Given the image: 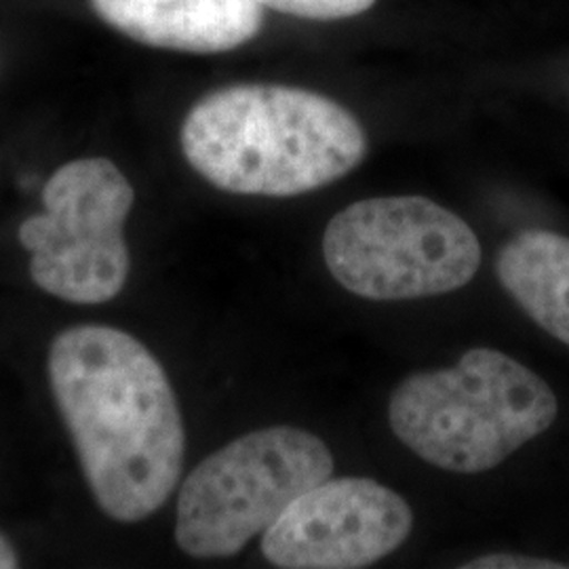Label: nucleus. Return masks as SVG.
<instances>
[{
  "label": "nucleus",
  "mask_w": 569,
  "mask_h": 569,
  "mask_svg": "<svg viewBox=\"0 0 569 569\" xmlns=\"http://www.w3.org/2000/svg\"><path fill=\"white\" fill-rule=\"evenodd\" d=\"M465 569H566V563L550 561V559H538L528 555H515V552H496L477 557L470 563L462 566Z\"/></svg>",
  "instance_id": "obj_11"
},
{
  "label": "nucleus",
  "mask_w": 569,
  "mask_h": 569,
  "mask_svg": "<svg viewBox=\"0 0 569 569\" xmlns=\"http://www.w3.org/2000/svg\"><path fill=\"white\" fill-rule=\"evenodd\" d=\"M100 20L124 37L183 53H226L264 26L256 0H89Z\"/></svg>",
  "instance_id": "obj_8"
},
{
  "label": "nucleus",
  "mask_w": 569,
  "mask_h": 569,
  "mask_svg": "<svg viewBox=\"0 0 569 569\" xmlns=\"http://www.w3.org/2000/svg\"><path fill=\"white\" fill-rule=\"evenodd\" d=\"M559 413L552 388L493 348H470L458 366L422 371L395 388V437L432 467L488 472L549 430Z\"/></svg>",
  "instance_id": "obj_3"
},
{
  "label": "nucleus",
  "mask_w": 569,
  "mask_h": 569,
  "mask_svg": "<svg viewBox=\"0 0 569 569\" xmlns=\"http://www.w3.org/2000/svg\"><path fill=\"white\" fill-rule=\"evenodd\" d=\"M284 16L302 20L333 21L355 18L369 11L378 0H256Z\"/></svg>",
  "instance_id": "obj_10"
},
{
  "label": "nucleus",
  "mask_w": 569,
  "mask_h": 569,
  "mask_svg": "<svg viewBox=\"0 0 569 569\" xmlns=\"http://www.w3.org/2000/svg\"><path fill=\"white\" fill-rule=\"evenodd\" d=\"M49 382L84 479L114 521L163 507L182 477V413L157 357L121 329L77 326L49 350Z\"/></svg>",
  "instance_id": "obj_1"
},
{
  "label": "nucleus",
  "mask_w": 569,
  "mask_h": 569,
  "mask_svg": "<svg viewBox=\"0 0 569 569\" xmlns=\"http://www.w3.org/2000/svg\"><path fill=\"white\" fill-rule=\"evenodd\" d=\"M190 167L232 194L298 197L363 163L366 129L331 98L284 84H230L182 122Z\"/></svg>",
  "instance_id": "obj_2"
},
{
  "label": "nucleus",
  "mask_w": 569,
  "mask_h": 569,
  "mask_svg": "<svg viewBox=\"0 0 569 569\" xmlns=\"http://www.w3.org/2000/svg\"><path fill=\"white\" fill-rule=\"evenodd\" d=\"M20 566L18 552L13 549V545L0 533V569H13Z\"/></svg>",
  "instance_id": "obj_12"
},
{
  "label": "nucleus",
  "mask_w": 569,
  "mask_h": 569,
  "mask_svg": "<svg viewBox=\"0 0 569 569\" xmlns=\"http://www.w3.org/2000/svg\"><path fill=\"white\" fill-rule=\"evenodd\" d=\"M331 472V451L308 430L270 427L243 435L186 477L178 547L197 559L232 557Z\"/></svg>",
  "instance_id": "obj_4"
},
{
  "label": "nucleus",
  "mask_w": 569,
  "mask_h": 569,
  "mask_svg": "<svg viewBox=\"0 0 569 569\" xmlns=\"http://www.w3.org/2000/svg\"><path fill=\"white\" fill-rule=\"evenodd\" d=\"M136 192L102 157L60 167L42 188L44 211L20 226L30 274L42 291L70 305H106L129 277L122 237Z\"/></svg>",
  "instance_id": "obj_6"
},
{
  "label": "nucleus",
  "mask_w": 569,
  "mask_h": 569,
  "mask_svg": "<svg viewBox=\"0 0 569 569\" xmlns=\"http://www.w3.org/2000/svg\"><path fill=\"white\" fill-rule=\"evenodd\" d=\"M496 272L529 319L569 346L568 237L550 230H523L500 249Z\"/></svg>",
  "instance_id": "obj_9"
},
{
  "label": "nucleus",
  "mask_w": 569,
  "mask_h": 569,
  "mask_svg": "<svg viewBox=\"0 0 569 569\" xmlns=\"http://www.w3.org/2000/svg\"><path fill=\"white\" fill-rule=\"evenodd\" d=\"M323 258L348 291L395 302L470 283L481 266V244L462 218L430 199L378 197L331 218Z\"/></svg>",
  "instance_id": "obj_5"
},
{
  "label": "nucleus",
  "mask_w": 569,
  "mask_h": 569,
  "mask_svg": "<svg viewBox=\"0 0 569 569\" xmlns=\"http://www.w3.org/2000/svg\"><path fill=\"white\" fill-rule=\"evenodd\" d=\"M413 512L382 483L363 477L326 479L296 498L262 533L274 568H367L399 549Z\"/></svg>",
  "instance_id": "obj_7"
}]
</instances>
